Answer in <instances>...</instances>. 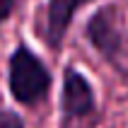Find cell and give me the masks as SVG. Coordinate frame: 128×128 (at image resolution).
Masks as SVG:
<instances>
[{"instance_id": "8992f818", "label": "cell", "mask_w": 128, "mask_h": 128, "mask_svg": "<svg viewBox=\"0 0 128 128\" xmlns=\"http://www.w3.org/2000/svg\"><path fill=\"white\" fill-rule=\"evenodd\" d=\"M12 10H14V0H0V24L12 14Z\"/></svg>"}, {"instance_id": "6da1fadb", "label": "cell", "mask_w": 128, "mask_h": 128, "mask_svg": "<svg viewBox=\"0 0 128 128\" xmlns=\"http://www.w3.org/2000/svg\"><path fill=\"white\" fill-rule=\"evenodd\" d=\"M51 72L34 51L20 44L10 56V92L20 104L34 106L48 94Z\"/></svg>"}, {"instance_id": "5b68a950", "label": "cell", "mask_w": 128, "mask_h": 128, "mask_svg": "<svg viewBox=\"0 0 128 128\" xmlns=\"http://www.w3.org/2000/svg\"><path fill=\"white\" fill-rule=\"evenodd\" d=\"M0 128H24L22 118L10 109H0Z\"/></svg>"}, {"instance_id": "3957f363", "label": "cell", "mask_w": 128, "mask_h": 128, "mask_svg": "<svg viewBox=\"0 0 128 128\" xmlns=\"http://www.w3.org/2000/svg\"><path fill=\"white\" fill-rule=\"evenodd\" d=\"M94 0H48L46 5V24H44V39L51 51H60L63 39L72 24V17L80 7Z\"/></svg>"}, {"instance_id": "277c9868", "label": "cell", "mask_w": 128, "mask_h": 128, "mask_svg": "<svg viewBox=\"0 0 128 128\" xmlns=\"http://www.w3.org/2000/svg\"><path fill=\"white\" fill-rule=\"evenodd\" d=\"M111 68L121 72L123 78H128V27H123V12L118 22V51H116V60Z\"/></svg>"}, {"instance_id": "7a4b0ae2", "label": "cell", "mask_w": 128, "mask_h": 128, "mask_svg": "<svg viewBox=\"0 0 128 128\" xmlns=\"http://www.w3.org/2000/svg\"><path fill=\"white\" fill-rule=\"evenodd\" d=\"M97 102H94V90L90 80L75 68H65L63 72V94H60V111L63 121H80L94 114Z\"/></svg>"}]
</instances>
